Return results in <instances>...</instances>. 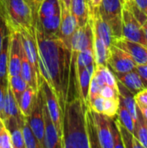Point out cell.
Here are the masks:
<instances>
[{
  "instance_id": "obj_1",
  "label": "cell",
  "mask_w": 147,
  "mask_h": 148,
  "mask_svg": "<svg viewBox=\"0 0 147 148\" xmlns=\"http://www.w3.org/2000/svg\"><path fill=\"white\" fill-rule=\"evenodd\" d=\"M41 76L48 82L62 109L70 100L71 49L58 36H49L36 27Z\"/></svg>"
},
{
  "instance_id": "obj_2",
  "label": "cell",
  "mask_w": 147,
  "mask_h": 148,
  "mask_svg": "<svg viewBox=\"0 0 147 148\" xmlns=\"http://www.w3.org/2000/svg\"><path fill=\"white\" fill-rule=\"evenodd\" d=\"M87 108L80 96L66 103L62 113V147L90 148L87 131Z\"/></svg>"
},
{
  "instance_id": "obj_3",
  "label": "cell",
  "mask_w": 147,
  "mask_h": 148,
  "mask_svg": "<svg viewBox=\"0 0 147 148\" xmlns=\"http://www.w3.org/2000/svg\"><path fill=\"white\" fill-rule=\"evenodd\" d=\"M0 13L10 33L27 30L36 34L37 12L28 0H0Z\"/></svg>"
},
{
  "instance_id": "obj_4",
  "label": "cell",
  "mask_w": 147,
  "mask_h": 148,
  "mask_svg": "<svg viewBox=\"0 0 147 148\" xmlns=\"http://www.w3.org/2000/svg\"><path fill=\"white\" fill-rule=\"evenodd\" d=\"M124 3V0H102L98 8L101 16L111 28L114 38L121 37Z\"/></svg>"
},
{
  "instance_id": "obj_5",
  "label": "cell",
  "mask_w": 147,
  "mask_h": 148,
  "mask_svg": "<svg viewBox=\"0 0 147 148\" xmlns=\"http://www.w3.org/2000/svg\"><path fill=\"white\" fill-rule=\"evenodd\" d=\"M40 90L42 91L45 105L53 123L57 129L59 137L62 140V109L60 106L59 101L55 96L51 87L42 77L40 80Z\"/></svg>"
},
{
  "instance_id": "obj_6",
  "label": "cell",
  "mask_w": 147,
  "mask_h": 148,
  "mask_svg": "<svg viewBox=\"0 0 147 148\" xmlns=\"http://www.w3.org/2000/svg\"><path fill=\"white\" fill-rule=\"evenodd\" d=\"M121 36L147 47L142 24L138 21V19L134 16L133 12L125 3L122 10Z\"/></svg>"
},
{
  "instance_id": "obj_7",
  "label": "cell",
  "mask_w": 147,
  "mask_h": 148,
  "mask_svg": "<svg viewBox=\"0 0 147 148\" xmlns=\"http://www.w3.org/2000/svg\"><path fill=\"white\" fill-rule=\"evenodd\" d=\"M107 66L115 75H121L135 69L137 64L128 53L112 44L108 50Z\"/></svg>"
},
{
  "instance_id": "obj_8",
  "label": "cell",
  "mask_w": 147,
  "mask_h": 148,
  "mask_svg": "<svg viewBox=\"0 0 147 148\" xmlns=\"http://www.w3.org/2000/svg\"><path fill=\"white\" fill-rule=\"evenodd\" d=\"M93 44L94 31L92 23L89 18L88 22L84 26L78 27L74 33L70 41L71 54L77 56L81 51L88 48H93Z\"/></svg>"
},
{
  "instance_id": "obj_9",
  "label": "cell",
  "mask_w": 147,
  "mask_h": 148,
  "mask_svg": "<svg viewBox=\"0 0 147 148\" xmlns=\"http://www.w3.org/2000/svg\"><path fill=\"white\" fill-rule=\"evenodd\" d=\"M42 94L39 88L37 93V97L35 101V104L32 108L31 113L27 117L29 126L36 137L41 148L43 147L44 142V121H43V114H42ZM44 148V147H43Z\"/></svg>"
},
{
  "instance_id": "obj_10",
  "label": "cell",
  "mask_w": 147,
  "mask_h": 148,
  "mask_svg": "<svg viewBox=\"0 0 147 148\" xmlns=\"http://www.w3.org/2000/svg\"><path fill=\"white\" fill-rule=\"evenodd\" d=\"M23 45L18 32L10 33V50L8 62V77L20 75Z\"/></svg>"
},
{
  "instance_id": "obj_11",
  "label": "cell",
  "mask_w": 147,
  "mask_h": 148,
  "mask_svg": "<svg viewBox=\"0 0 147 148\" xmlns=\"http://www.w3.org/2000/svg\"><path fill=\"white\" fill-rule=\"evenodd\" d=\"M23 52L34 69L36 74L37 75L39 80H41L42 76L39 69V54H38V47L36 42V34L30 33L27 30H22L19 32Z\"/></svg>"
},
{
  "instance_id": "obj_12",
  "label": "cell",
  "mask_w": 147,
  "mask_h": 148,
  "mask_svg": "<svg viewBox=\"0 0 147 148\" xmlns=\"http://www.w3.org/2000/svg\"><path fill=\"white\" fill-rule=\"evenodd\" d=\"M91 114L94 119L100 147L113 148V142L110 129V117L93 110H91Z\"/></svg>"
},
{
  "instance_id": "obj_13",
  "label": "cell",
  "mask_w": 147,
  "mask_h": 148,
  "mask_svg": "<svg viewBox=\"0 0 147 148\" xmlns=\"http://www.w3.org/2000/svg\"><path fill=\"white\" fill-rule=\"evenodd\" d=\"M113 44L128 53L137 65H147V47L124 37L113 38Z\"/></svg>"
},
{
  "instance_id": "obj_14",
  "label": "cell",
  "mask_w": 147,
  "mask_h": 148,
  "mask_svg": "<svg viewBox=\"0 0 147 148\" xmlns=\"http://www.w3.org/2000/svg\"><path fill=\"white\" fill-rule=\"evenodd\" d=\"M61 23L59 29V37L70 48L71 38L78 28L76 20L72 15L69 9L66 8L64 4L61 3Z\"/></svg>"
},
{
  "instance_id": "obj_15",
  "label": "cell",
  "mask_w": 147,
  "mask_h": 148,
  "mask_svg": "<svg viewBox=\"0 0 147 148\" xmlns=\"http://www.w3.org/2000/svg\"><path fill=\"white\" fill-rule=\"evenodd\" d=\"M42 92V91H41ZM43 98V96H42ZM42 114L44 121V148H62V140L59 137L57 129L53 123L50 115L45 105L44 99L42 100Z\"/></svg>"
},
{
  "instance_id": "obj_16",
  "label": "cell",
  "mask_w": 147,
  "mask_h": 148,
  "mask_svg": "<svg viewBox=\"0 0 147 148\" xmlns=\"http://www.w3.org/2000/svg\"><path fill=\"white\" fill-rule=\"evenodd\" d=\"M89 18L92 23L94 33L97 35L109 49L113 44V40L114 37L111 28L101 16L98 9L89 10Z\"/></svg>"
},
{
  "instance_id": "obj_17",
  "label": "cell",
  "mask_w": 147,
  "mask_h": 148,
  "mask_svg": "<svg viewBox=\"0 0 147 148\" xmlns=\"http://www.w3.org/2000/svg\"><path fill=\"white\" fill-rule=\"evenodd\" d=\"M95 69V63L91 64L85 69H83L77 76L79 96L83 101L85 105L88 108V92L90 82L93 76V74Z\"/></svg>"
},
{
  "instance_id": "obj_18",
  "label": "cell",
  "mask_w": 147,
  "mask_h": 148,
  "mask_svg": "<svg viewBox=\"0 0 147 148\" xmlns=\"http://www.w3.org/2000/svg\"><path fill=\"white\" fill-rule=\"evenodd\" d=\"M20 75L23 78V80L26 82L27 85L30 88H32L36 92L39 91L40 88V80L36 74L34 69L32 68L31 64L29 63V60L27 59L23 49L22 53V62H21V70Z\"/></svg>"
},
{
  "instance_id": "obj_19",
  "label": "cell",
  "mask_w": 147,
  "mask_h": 148,
  "mask_svg": "<svg viewBox=\"0 0 147 148\" xmlns=\"http://www.w3.org/2000/svg\"><path fill=\"white\" fill-rule=\"evenodd\" d=\"M115 76L117 80L120 81L122 84H124L133 95H136L146 88L139 75L135 69L125 74L115 75Z\"/></svg>"
},
{
  "instance_id": "obj_20",
  "label": "cell",
  "mask_w": 147,
  "mask_h": 148,
  "mask_svg": "<svg viewBox=\"0 0 147 148\" xmlns=\"http://www.w3.org/2000/svg\"><path fill=\"white\" fill-rule=\"evenodd\" d=\"M61 23V13L50 16L36 19V27L49 36H58Z\"/></svg>"
},
{
  "instance_id": "obj_21",
  "label": "cell",
  "mask_w": 147,
  "mask_h": 148,
  "mask_svg": "<svg viewBox=\"0 0 147 148\" xmlns=\"http://www.w3.org/2000/svg\"><path fill=\"white\" fill-rule=\"evenodd\" d=\"M70 11L75 16L78 27L84 26L89 20L88 0H71Z\"/></svg>"
},
{
  "instance_id": "obj_22",
  "label": "cell",
  "mask_w": 147,
  "mask_h": 148,
  "mask_svg": "<svg viewBox=\"0 0 147 148\" xmlns=\"http://www.w3.org/2000/svg\"><path fill=\"white\" fill-rule=\"evenodd\" d=\"M23 115L21 114L18 103L9 86L8 83V88L5 95V101H4V107H3V112L2 119L3 121H6L10 118H16L21 119Z\"/></svg>"
},
{
  "instance_id": "obj_23",
  "label": "cell",
  "mask_w": 147,
  "mask_h": 148,
  "mask_svg": "<svg viewBox=\"0 0 147 148\" xmlns=\"http://www.w3.org/2000/svg\"><path fill=\"white\" fill-rule=\"evenodd\" d=\"M118 91H119L120 101L125 105L126 109L133 116V120L136 121L138 119V112H137V105L135 101V95H133L120 81H118Z\"/></svg>"
},
{
  "instance_id": "obj_24",
  "label": "cell",
  "mask_w": 147,
  "mask_h": 148,
  "mask_svg": "<svg viewBox=\"0 0 147 148\" xmlns=\"http://www.w3.org/2000/svg\"><path fill=\"white\" fill-rule=\"evenodd\" d=\"M37 93L36 90H34L30 87H27L25 91L23 93L20 101L18 102V106L21 111V114L25 116L29 117V115L31 113L32 108L35 104V101L37 97Z\"/></svg>"
},
{
  "instance_id": "obj_25",
  "label": "cell",
  "mask_w": 147,
  "mask_h": 148,
  "mask_svg": "<svg viewBox=\"0 0 147 148\" xmlns=\"http://www.w3.org/2000/svg\"><path fill=\"white\" fill-rule=\"evenodd\" d=\"M94 56L95 65H107V56L109 49L104 42L94 33Z\"/></svg>"
},
{
  "instance_id": "obj_26",
  "label": "cell",
  "mask_w": 147,
  "mask_h": 148,
  "mask_svg": "<svg viewBox=\"0 0 147 148\" xmlns=\"http://www.w3.org/2000/svg\"><path fill=\"white\" fill-rule=\"evenodd\" d=\"M61 13L59 0H42L37 9V19Z\"/></svg>"
},
{
  "instance_id": "obj_27",
  "label": "cell",
  "mask_w": 147,
  "mask_h": 148,
  "mask_svg": "<svg viewBox=\"0 0 147 148\" xmlns=\"http://www.w3.org/2000/svg\"><path fill=\"white\" fill-rule=\"evenodd\" d=\"M138 119L134 121V133L133 134L139 140L144 148H147V121L142 113L137 108Z\"/></svg>"
},
{
  "instance_id": "obj_28",
  "label": "cell",
  "mask_w": 147,
  "mask_h": 148,
  "mask_svg": "<svg viewBox=\"0 0 147 148\" xmlns=\"http://www.w3.org/2000/svg\"><path fill=\"white\" fill-rule=\"evenodd\" d=\"M9 50H10V33L4 38L0 51V80L4 82L8 81Z\"/></svg>"
},
{
  "instance_id": "obj_29",
  "label": "cell",
  "mask_w": 147,
  "mask_h": 148,
  "mask_svg": "<svg viewBox=\"0 0 147 148\" xmlns=\"http://www.w3.org/2000/svg\"><path fill=\"white\" fill-rule=\"evenodd\" d=\"M94 63V49L88 48L82 51H81L75 59V72L76 77L79 73L85 69L86 67Z\"/></svg>"
},
{
  "instance_id": "obj_30",
  "label": "cell",
  "mask_w": 147,
  "mask_h": 148,
  "mask_svg": "<svg viewBox=\"0 0 147 148\" xmlns=\"http://www.w3.org/2000/svg\"><path fill=\"white\" fill-rule=\"evenodd\" d=\"M22 132H23V140H24V146L25 148H41V146L35 136L29 121L27 117H23V124H22Z\"/></svg>"
},
{
  "instance_id": "obj_31",
  "label": "cell",
  "mask_w": 147,
  "mask_h": 148,
  "mask_svg": "<svg viewBox=\"0 0 147 148\" xmlns=\"http://www.w3.org/2000/svg\"><path fill=\"white\" fill-rule=\"evenodd\" d=\"M8 82H9V86L18 103L23 93L25 91L28 85L26 82L23 80V78L21 76V75H16L8 77Z\"/></svg>"
},
{
  "instance_id": "obj_32",
  "label": "cell",
  "mask_w": 147,
  "mask_h": 148,
  "mask_svg": "<svg viewBox=\"0 0 147 148\" xmlns=\"http://www.w3.org/2000/svg\"><path fill=\"white\" fill-rule=\"evenodd\" d=\"M116 116L123 126H125L131 133H134V120L129 111L125 107V105L120 101Z\"/></svg>"
},
{
  "instance_id": "obj_33",
  "label": "cell",
  "mask_w": 147,
  "mask_h": 148,
  "mask_svg": "<svg viewBox=\"0 0 147 148\" xmlns=\"http://www.w3.org/2000/svg\"><path fill=\"white\" fill-rule=\"evenodd\" d=\"M95 68L101 73L105 85H108L118 91V81L110 68L107 65H95Z\"/></svg>"
},
{
  "instance_id": "obj_34",
  "label": "cell",
  "mask_w": 147,
  "mask_h": 148,
  "mask_svg": "<svg viewBox=\"0 0 147 148\" xmlns=\"http://www.w3.org/2000/svg\"><path fill=\"white\" fill-rule=\"evenodd\" d=\"M119 105H120V98L119 97L105 99L102 114L108 117H111V118L116 117Z\"/></svg>"
},
{
  "instance_id": "obj_35",
  "label": "cell",
  "mask_w": 147,
  "mask_h": 148,
  "mask_svg": "<svg viewBox=\"0 0 147 148\" xmlns=\"http://www.w3.org/2000/svg\"><path fill=\"white\" fill-rule=\"evenodd\" d=\"M115 121H116V124L118 126V128L120 134L122 142L124 144V147L133 148V139L135 138V135L133 133H131L125 126H123L120 123V121L118 120V118H116Z\"/></svg>"
},
{
  "instance_id": "obj_36",
  "label": "cell",
  "mask_w": 147,
  "mask_h": 148,
  "mask_svg": "<svg viewBox=\"0 0 147 148\" xmlns=\"http://www.w3.org/2000/svg\"><path fill=\"white\" fill-rule=\"evenodd\" d=\"M110 129H111V134H112V138H113V148H125L121 137H120L118 126L116 124L115 117L113 118L110 117Z\"/></svg>"
},
{
  "instance_id": "obj_37",
  "label": "cell",
  "mask_w": 147,
  "mask_h": 148,
  "mask_svg": "<svg viewBox=\"0 0 147 148\" xmlns=\"http://www.w3.org/2000/svg\"><path fill=\"white\" fill-rule=\"evenodd\" d=\"M100 95L105 99L115 98V97H119V91L115 90L114 88H113L112 87L108 85H104L101 88Z\"/></svg>"
},
{
  "instance_id": "obj_38",
  "label": "cell",
  "mask_w": 147,
  "mask_h": 148,
  "mask_svg": "<svg viewBox=\"0 0 147 148\" xmlns=\"http://www.w3.org/2000/svg\"><path fill=\"white\" fill-rule=\"evenodd\" d=\"M8 81L4 82L0 80V117L3 116V107H4V101H5V95L8 88Z\"/></svg>"
},
{
  "instance_id": "obj_39",
  "label": "cell",
  "mask_w": 147,
  "mask_h": 148,
  "mask_svg": "<svg viewBox=\"0 0 147 148\" xmlns=\"http://www.w3.org/2000/svg\"><path fill=\"white\" fill-rule=\"evenodd\" d=\"M9 33L10 32L7 29L6 23H5V22H4V20H3L1 13H0V51H1L2 46H3V40Z\"/></svg>"
},
{
  "instance_id": "obj_40",
  "label": "cell",
  "mask_w": 147,
  "mask_h": 148,
  "mask_svg": "<svg viewBox=\"0 0 147 148\" xmlns=\"http://www.w3.org/2000/svg\"><path fill=\"white\" fill-rule=\"evenodd\" d=\"M135 70L139 75L145 88H147V65H137Z\"/></svg>"
},
{
  "instance_id": "obj_41",
  "label": "cell",
  "mask_w": 147,
  "mask_h": 148,
  "mask_svg": "<svg viewBox=\"0 0 147 148\" xmlns=\"http://www.w3.org/2000/svg\"><path fill=\"white\" fill-rule=\"evenodd\" d=\"M135 100L144 105L147 106V88L139 92L135 95Z\"/></svg>"
},
{
  "instance_id": "obj_42",
  "label": "cell",
  "mask_w": 147,
  "mask_h": 148,
  "mask_svg": "<svg viewBox=\"0 0 147 148\" xmlns=\"http://www.w3.org/2000/svg\"><path fill=\"white\" fill-rule=\"evenodd\" d=\"M136 6L147 16V0H133Z\"/></svg>"
},
{
  "instance_id": "obj_43",
  "label": "cell",
  "mask_w": 147,
  "mask_h": 148,
  "mask_svg": "<svg viewBox=\"0 0 147 148\" xmlns=\"http://www.w3.org/2000/svg\"><path fill=\"white\" fill-rule=\"evenodd\" d=\"M102 0H88V7H89V10H95L98 9L101 3Z\"/></svg>"
},
{
  "instance_id": "obj_44",
  "label": "cell",
  "mask_w": 147,
  "mask_h": 148,
  "mask_svg": "<svg viewBox=\"0 0 147 148\" xmlns=\"http://www.w3.org/2000/svg\"><path fill=\"white\" fill-rule=\"evenodd\" d=\"M136 105H137V108L139 109V111L142 113V114L145 117V119L147 121V106L140 103V102H139V101H136Z\"/></svg>"
},
{
  "instance_id": "obj_45",
  "label": "cell",
  "mask_w": 147,
  "mask_h": 148,
  "mask_svg": "<svg viewBox=\"0 0 147 148\" xmlns=\"http://www.w3.org/2000/svg\"><path fill=\"white\" fill-rule=\"evenodd\" d=\"M5 127L4 122L3 121V119L0 117V148H1V139H2V134H3V131Z\"/></svg>"
},
{
  "instance_id": "obj_46",
  "label": "cell",
  "mask_w": 147,
  "mask_h": 148,
  "mask_svg": "<svg viewBox=\"0 0 147 148\" xmlns=\"http://www.w3.org/2000/svg\"><path fill=\"white\" fill-rule=\"evenodd\" d=\"M61 3L64 4V6L68 9L70 10V4H71V0H59Z\"/></svg>"
},
{
  "instance_id": "obj_47",
  "label": "cell",
  "mask_w": 147,
  "mask_h": 148,
  "mask_svg": "<svg viewBox=\"0 0 147 148\" xmlns=\"http://www.w3.org/2000/svg\"><path fill=\"white\" fill-rule=\"evenodd\" d=\"M142 28H143V30H144V34H145V37H146V41L147 44V20L142 24Z\"/></svg>"
},
{
  "instance_id": "obj_48",
  "label": "cell",
  "mask_w": 147,
  "mask_h": 148,
  "mask_svg": "<svg viewBox=\"0 0 147 148\" xmlns=\"http://www.w3.org/2000/svg\"><path fill=\"white\" fill-rule=\"evenodd\" d=\"M29 1V3L33 6V8L36 10V12H37V5H36V1L37 0H28Z\"/></svg>"
},
{
  "instance_id": "obj_49",
  "label": "cell",
  "mask_w": 147,
  "mask_h": 148,
  "mask_svg": "<svg viewBox=\"0 0 147 148\" xmlns=\"http://www.w3.org/2000/svg\"><path fill=\"white\" fill-rule=\"evenodd\" d=\"M42 0H37L36 1V5H37V9H38V6H39V4L41 3V2H42Z\"/></svg>"
},
{
  "instance_id": "obj_50",
  "label": "cell",
  "mask_w": 147,
  "mask_h": 148,
  "mask_svg": "<svg viewBox=\"0 0 147 148\" xmlns=\"http://www.w3.org/2000/svg\"><path fill=\"white\" fill-rule=\"evenodd\" d=\"M133 0H124L125 3H130V2H133Z\"/></svg>"
}]
</instances>
